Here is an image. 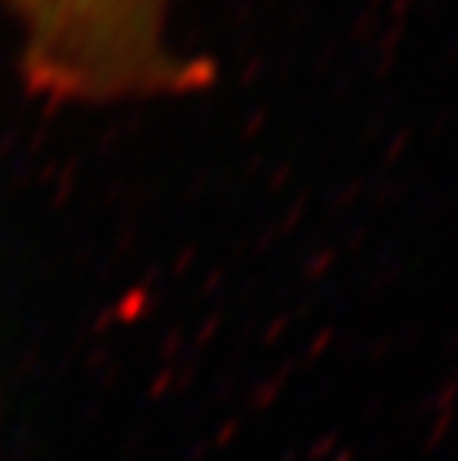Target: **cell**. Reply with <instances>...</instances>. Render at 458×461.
<instances>
[{
	"label": "cell",
	"mask_w": 458,
	"mask_h": 461,
	"mask_svg": "<svg viewBox=\"0 0 458 461\" xmlns=\"http://www.w3.org/2000/svg\"><path fill=\"white\" fill-rule=\"evenodd\" d=\"M27 90L63 104H125L197 93L202 57L173 36V0H0Z\"/></svg>",
	"instance_id": "obj_1"
}]
</instances>
